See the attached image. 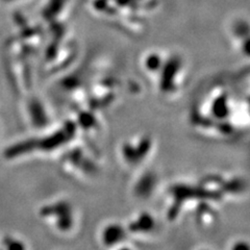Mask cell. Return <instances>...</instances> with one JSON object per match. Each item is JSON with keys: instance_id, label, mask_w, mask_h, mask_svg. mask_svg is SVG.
I'll return each instance as SVG.
<instances>
[{"instance_id": "obj_1", "label": "cell", "mask_w": 250, "mask_h": 250, "mask_svg": "<svg viewBox=\"0 0 250 250\" xmlns=\"http://www.w3.org/2000/svg\"><path fill=\"white\" fill-rule=\"evenodd\" d=\"M124 237L123 229L120 226H108L104 231V243L108 246H112L116 243H118L120 240H122Z\"/></svg>"}, {"instance_id": "obj_2", "label": "cell", "mask_w": 250, "mask_h": 250, "mask_svg": "<svg viewBox=\"0 0 250 250\" xmlns=\"http://www.w3.org/2000/svg\"><path fill=\"white\" fill-rule=\"evenodd\" d=\"M152 226H153V221L150 218V216H141V218L135 224L132 223V229L148 230V229H151Z\"/></svg>"}, {"instance_id": "obj_3", "label": "cell", "mask_w": 250, "mask_h": 250, "mask_svg": "<svg viewBox=\"0 0 250 250\" xmlns=\"http://www.w3.org/2000/svg\"><path fill=\"white\" fill-rule=\"evenodd\" d=\"M232 250H249L248 245L245 243H238L232 247Z\"/></svg>"}, {"instance_id": "obj_4", "label": "cell", "mask_w": 250, "mask_h": 250, "mask_svg": "<svg viewBox=\"0 0 250 250\" xmlns=\"http://www.w3.org/2000/svg\"><path fill=\"white\" fill-rule=\"evenodd\" d=\"M122 250H128V249H122Z\"/></svg>"}]
</instances>
